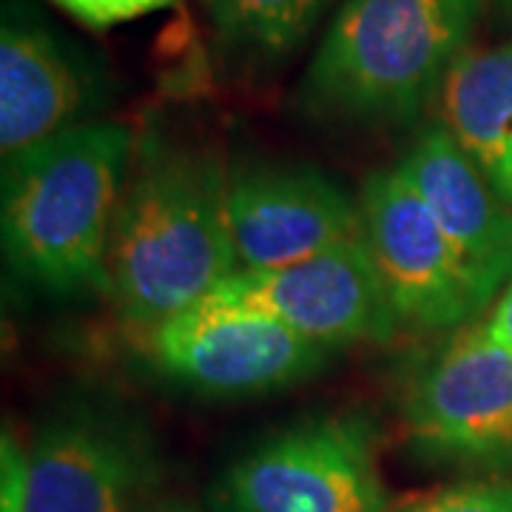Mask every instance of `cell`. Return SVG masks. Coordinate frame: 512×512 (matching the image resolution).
<instances>
[{"instance_id": "18", "label": "cell", "mask_w": 512, "mask_h": 512, "mask_svg": "<svg viewBox=\"0 0 512 512\" xmlns=\"http://www.w3.org/2000/svg\"><path fill=\"white\" fill-rule=\"evenodd\" d=\"M143 512H200V510H191V507H185V504H165V501H154V504L146 507Z\"/></svg>"}, {"instance_id": "14", "label": "cell", "mask_w": 512, "mask_h": 512, "mask_svg": "<svg viewBox=\"0 0 512 512\" xmlns=\"http://www.w3.org/2000/svg\"><path fill=\"white\" fill-rule=\"evenodd\" d=\"M220 43L248 63H279L311 35L330 0H200Z\"/></svg>"}, {"instance_id": "7", "label": "cell", "mask_w": 512, "mask_h": 512, "mask_svg": "<svg viewBox=\"0 0 512 512\" xmlns=\"http://www.w3.org/2000/svg\"><path fill=\"white\" fill-rule=\"evenodd\" d=\"M356 202L359 234L399 325L453 333L487 311L456 248L399 168L370 174Z\"/></svg>"}, {"instance_id": "8", "label": "cell", "mask_w": 512, "mask_h": 512, "mask_svg": "<svg viewBox=\"0 0 512 512\" xmlns=\"http://www.w3.org/2000/svg\"><path fill=\"white\" fill-rule=\"evenodd\" d=\"M148 356L168 379L211 396L288 387L319 370L328 350L265 313L202 299L146 336Z\"/></svg>"}, {"instance_id": "19", "label": "cell", "mask_w": 512, "mask_h": 512, "mask_svg": "<svg viewBox=\"0 0 512 512\" xmlns=\"http://www.w3.org/2000/svg\"><path fill=\"white\" fill-rule=\"evenodd\" d=\"M504 6H507V9H510V12H512V0H504Z\"/></svg>"}, {"instance_id": "10", "label": "cell", "mask_w": 512, "mask_h": 512, "mask_svg": "<svg viewBox=\"0 0 512 512\" xmlns=\"http://www.w3.org/2000/svg\"><path fill=\"white\" fill-rule=\"evenodd\" d=\"M225 220L239 274H259L359 237V202L313 168L245 165L228 171Z\"/></svg>"}, {"instance_id": "3", "label": "cell", "mask_w": 512, "mask_h": 512, "mask_svg": "<svg viewBox=\"0 0 512 512\" xmlns=\"http://www.w3.org/2000/svg\"><path fill=\"white\" fill-rule=\"evenodd\" d=\"M484 0H345L305 74V103L356 123L410 126L470 49Z\"/></svg>"}, {"instance_id": "15", "label": "cell", "mask_w": 512, "mask_h": 512, "mask_svg": "<svg viewBox=\"0 0 512 512\" xmlns=\"http://www.w3.org/2000/svg\"><path fill=\"white\" fill-rule=\"evenodd\" d=\"M390 512H512V476L456 481Z\"/></svg>"}, {"instance_id": "2", "label": "cell", "mask_w": 512, "mask_h": 512, "mask_svg": "<svg viewBox=\"0 0 512 512\" xmlns=\"http://www.w3.org/2000/svg\"><path fill=\"white\" fill-rule=\"evenodd\" d=\"M137 137L92 120L3 163L6 262L52 293H109V245Z\"/></svg>"}, {"instance_id": "17", "label": "cell", "mask_w": 512, "mask_h": 512, "mask_svg": "<svg viewBox=\"0 0 512 512\" xmlns=\"http://www.w3.org/2000/svg\"><path fill=\"white\" fill-rule=\"evenodd\" d=\"M481 325H484L487 336L493 339L495 345L512 356V282L498 293V299L490 305V313H487V319Z\"/></svg>"}, {"instance_id": "6", "label": "cell", "mask_w": 512, "mask_h": 512, "mask_svg": "<svg viewBox=\"0 0 512 512\" xmlns=\"http://www.w3.org/2000/svg\"><path fill=\"white\" fill-rule=\"evenodd\" d=\"M163 464L146 430L106 407H72L26 447L20 512H143Z\"/></svg>"}, {"instance_id": "9", "label": "cell", "mask_w": 512, "mask_h": 512, "mask_svg": "<svg viewBox=\"0 0 512 512\" xmlns=\"http://www.w3.org/2000/svg\"><path fill=\"white\" fill-rule=\"evenodd\" d=\"M208 299L265 313L325 350L387 342L402 328L362 234L288 268L234 274Z\"/></svg>"}, {"instance_id": "11", "label": "cell", "mask_w": 512, "mask_h": 512, "mask_svg": "<svg viewBox=\"0 0 512 512\" xmlns=\"http://www.w3.org/2000/svg\"><path fill=\"white\" fill-rule=\"evenodd\" d=\"M100 77L69 40L32 12L6 6L0 26V157L3 163L74 126L92 123Z\"/></svg>"}, {"instance_id": "16", "label": "cell", "mask_w": 512, "mask_h": 512, "mask_svg": "<svg viewBox=\"0 0 512 512\" xmlns=\"http://www.w3.org/2000/svg\"><path fill=\"white\" fill-rule=\"evenodd\" d=\"M49 3H55L57 9L72 15L86 29L106 32L120 23H131V20L154 15V12H163L177 0H49Z\"/></svg>"}, {"instance_id": "1", "label": "cell", "mask_w": 512, "mask_h": 512, "mask_svg": "<svg viewBox=\"0 0 512 512\" xmlns=\"http://www.w3.org/2000/svg\"><path fill=\"white\" fill-rule=\"evenodd\" d=\"M228 171L214 154L143 137L109 245V296L140 336L239 274L225 220Z\"/></svg>"}, {"instance_id": "5", "label": "cell", "mask_w": 512, "mask_h": 512, "mask_svg": "<svg viewBox=\"0 0 512 512\" xmlns=\"http://www.w3.org/2000/svg\"><path fill=\"white\" fill-rule=\"evenodd\" d=\"M402 421L419 456L512 476V356L481 322L453 330L410 376Z\"/></svg>"}, {"instance_id": "13", "label": "cell", "mask_w": 512, "mask_h": 512, "mask_svg": "<svg viewBox=\"0 0 512 512\" xmlns=\"http://www.w3.org/2000/svg\"><path fill=\"white\" fill-rule=\"evenodd\" d=\"M436 103V123L512 208V43L467 49Z\"/></svg>"}, {"instance_id": "12", "label": "cell", "mask_w": 512, "mask_h": 512, "mask_svg": "<svg viewBox=\"0 0 512 512\" xmlns=\"http://www.w3.org/2000/svg\"><path fill=\"white\" fill-rule=\"evenodd\" d=\"M396 168L439 222L490 311L512 282V208L439 123L421 131Z\"/></svg>"}, {"instance_id": "4", "label": "cell", "mask_w": 512, "mask_h": 512, "mask_svg": "<svg viewBox=\"0 0 512 512\" xmlns=\"http://www.w3.org/2000/svg\"><path fill=\"white\" fill-rule=\"evenodd\" d=\"M211 507L214 512H390L373 427L353 413L285 427L222 473Z\"/></svg>"}]
</instances>
